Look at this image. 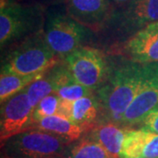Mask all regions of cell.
<instances>
[{"instance_id":"cell-14","label":"cell","mask_w":158,"mask_h":158,"mask_svg":"<svg viewBox=\"0 0 158 158\" xmlns=\"http://www.w3.org/2000/svg\"><path fill=\"white\" fill-rule=\"evenodd\" d=\"M100 113L101 106L99 101L93 94L71 102L68 118L87 132L95 126Z\"/></svg>"},{"instance_id":"cell-5","label":"cell","mask_w":158,"mask_h":158,"mask_svg":"<svg viewBox=\"0 0 158 158\" xmlns=\"http://www.w3.org/2000/svg\"><path fill=\"white\" fill-rule=\"evenodd\" d=\"M156 21L158 0H132L126 6L113 9L102 30L116 41H127L148 25Z\"/></svg>"},{"instance_id":"cell-6","label":"cell","mask_w":158,"mask_h":158,"mask_svg":"<svg viewBox=\"0 0 158 158\" xmlns=\"http://www.w3.org/2000/svg\"><path fill=\"white\" fill-rule=\"evenodd\" d=\"M91 30L76 21L66 12L52 11L48 13L44 36L53 52L63 59L69 54L83 47Z\"/></svg>"},{"instance_id":"cell-4","label":"cell","mask_w":158,"mask_h":158,"mask_svg":"<svg viewBox=\"0 0 158 158\" xmlns=\"http://www.w3.org/2000/svg\"><path fill=\"white\" fill-rule=\"evenodd\" d=\"M68 144L60 137L38 128L11 136L1 143L2 158H60Z\"/></svg>"},{"instance_id":"cell-7","label":"cell","mask_w":158,"mask_h":158,"mask_svg":"<svg viewBox=\"0 0 158 158\" xmlns=\"http://www.w3.org/2000/svg\"><path fill=\"white\" fill-rule=\"evenodd\" d=\"M63 62L79 84L92 91L105 84L111 69V62L101 51L90 47L76 49L64 57Z\"/></svg>"},{"instance_id":"cell-16","label":"cell","mask_w":158,"mask_h":158,"mask_svg":"<svg viewBox=\"0 0 158 158\" xmlns=\"http://www.w3.org/2000/svg\"><path fill=\"white\" fill-rule=\"evenodd\" d=\"M62 158H113L97 141L85 135L68 145Z\"/></svg>"},{"instance_id":"cell-9","label":"cell","mask_w":158,"mask_h":158,"mask_svg":"<svg viewBox=\"0 0 158 158\" xmlns=\"http://www.w3.org/2000/svg\"><path fill=\"white\" fill-rule=\"evenodd\" d=\"M158 106V62L149 63L148 77L137 96L123 114L119 125L140 124L144 116Z\"/></svg>"},{"instance_id":"cell-18","label":"cell","mask_w":158,"mask_h":158,"mask_svg":"<svg viewBox=\"0 0 158 158\" xmlns=\"http://www.w3.org/2000/svg\"><path fill=\"white\" fill-rule=\"evenodd\" d=\"M56 89V87L55 80L51 74L50 69H48L42 77L32 83L25 89V90L32 106L35 108L44 98L55 93Z\"/></svg>"},{"instance_id":"cell-17","label":"cell","mask_w":158,"mask_h":158,"mask_svg":"<svg viewBox=\"0 0 158 158\" xmlns=\"http://www.w3.org/2000/svg\"><path fill=\"white\" fill-rule=\"evenodd\" d=\"M47 72V71H46ZM46 72L19 76L12 74H1L0 77V101L1 104L10 98L25 90L32 83L44 76Z\"/></svg>"},{"instance_id":"cell-19","label":"cell","mask_w":158,"mask_h":158,"mask_svg":"<svg viewBox=\"0 0 158 158\" xmlns=\"http://www.w3.org/2000/svg\"><path fill=\"white\" fill-rule=\"evenodd\" d=\"M55 93L60 97L62 100L67 101H75L79 98L93 95L92 90L80 85L76 79L58 87Z\"/></svg>"},{"instance_id":"cell-20","label":"cell","mask_w":158,"mask_h":158,"mask_svg":"<svg viewBox=\"0 0 158 158\" xmlns=\"http://www.w3.org/2000/svg\"><path fill=\"white\" fill-rule=\"evenodd\" d=\"M62 98L56 93L50 94L44 98L34 108V123L40 119L58 114Z\"/></svg>"},{"instance_id":"cell-8","label":"cell","mask_w":158,"mask_h":158,"mask_svg":"<svg viewBox=\"0 0 158 158\" xmlns=\"http://www.w3.org/2000/svg\"><path fill=\"white\" fill-rule=\"evenodd\" d=\"M1 105V143L11 136L33 127L34 107L32 106L26 90L19 91Z\"/></svg>"},{"instance_id":"cell-13","label":"cell","mask_w":158,"mask_h":158,"mask_svg":"<svg viewBox=\"0 0 158 158\" xmlns=\"http://www.w3.org/2000/svg\"><path fill=\"white\" fill-rule=\"evenodd\" d=\"M128 129V127L113 121L101 120L87 131L86 135L100 144L112 157L119 158L125 136Z\"/></svg>"},{"instance_id":"cell-22","label":"cell","mask_w":158,"mask_h":158,"mask_svg":"<svg viewBox=\"0 0 158 158\" xmlns=\"http://www.w3.org/2000/svg\"><path fill=\"white\" fill-rule=\"evenodd\" d=\"M111 4V6L113 7V9H116V8H119L121 6H126L127 4L130 3L132 0H108Z\"/></svg>"},{"instance_id":"cell-3","label":"cell","mask_w":158,"mask_h":158,"mask_svg":"<svg viewBox=\"0 0 158 158\" xmlns=\"http://www.w3.org/2000/svg\"><path fill=\"white\" fill-rule=\"evenodd\" d=\"M44 11L39 5L1 0L0 47L2 53L43 31Z\"/></svg>"},{"instance_id":"cell-15","label":"cell","mask_w":158,"mask_h":158,"mask_svg":"<svg viewBox=\"0 0 158 158\" xmlns=\"http://www.w3.org/2000/svg\"><path fill=\"white\" fill-rule=\"evenodd\" d=\"M32 128H38L51 133L64 140L68 144L78 140L86 132L83 127L62 115L56 114L35 122Z\"/></svg>"},{"instance_id":"cell-23","label":"cell","mask_w":158,"mask_h":158,"mask_svg":"<svg viewBox=\"0 0 158 158\" xmlns=\"http://www.w3.org/2000/svg\"><path fill=\"white\" fill-rule=\"evenodd\" d=\"M8 1H13V0H8Z\"/></svg>"},{"instance_id":"cell-1","label":"cell","mask_w":158,"mask_h":158,"mask_svg":"<svg viewBox=\"0 0 158 158\" xmlns=\"http://www.w3.org/2000/svg\"><path fill=\"white\" fill-rule=\"evenodd\" d=\"M148 72L149 63L142 64L129 58L111 62L107 79L96 91L105 116L102 120L119 124L123 114L144 85Z\"/></svg>"},{"instance_id":"cell-12","label":"cell","mask_w":158,"mask_h":158,"mask_svg":"<svg viewBox=\"0 0 158 158\" xmlns=\"http://www.w3.org/2000/svg\"><path fill=\"white\" fill-rule=\"evenodd\" d=\"M119 158H158V134L144 127L128 129Z\"/></svg>"},{"instance_id":"cell-10","label":"cell","mask_w":158,"mask_h":158,"mask_svg":"<svg viewBox=\"0 0 158 158\" xmlns=\"http://www.w3.org/2000/svg\"><path fill=\"white\" fill-rule=\"evenodd\" d=\"M66 11L85 27L98 32L107 22L113 7L108 0H66Z\"/></svg>"},{"instance_id":"cell-11","label":"cell","mask_w":158,"mask_h":158,"mask_svg":"<svg viewBox=\"0 0 158 158\" xmlns=\"http://www.w3.org/2000/svg\"><path fill=\"white\" fill-rule=\"evenodd\" d=\"M129 59L146 64L158 62V21L151 23L125 42Z\"/></svg>"},{"instance_id":"cell-2","label":"cell","mask_w":158,"mask_h":158,"mask_svg":"<svg viewBox=\"0 0 158 158\" xmlns=\"http://www.w3.org/2000/svg\"><path fill=\"white\" fill-rule=\"evenodd\" d=\"M60 59L48 45L43 30L4 51L1 74L27 76L46 72L60 63Z\"/></svg>"},{"instance_id":"cell-21","label":"cell","mask_w":158,"mask_h":158,"mask_svg":"<svg viewBox=\"0 0 158 158\" xmlns=\"http://www.w3.org/2000/svg\"><path fill=\"white\" fill-rule=\"evenodd\" d=\"M140 125L141 127L158 134V106L144 116Z\"/></svg>"},{"instance_id":"cell-24","label":"cell","mask_w":158,"mask_h":158,"mask_svg":"<svg viewBox=\"0 0 158 158\" xmlns=\"http://www.w3.org/2000/svg\"><path fill=\"white\" fill-rule=\"evenodd\" d=\"M60 158H62V157H60Z\"/></svg>"}]
</instances>
